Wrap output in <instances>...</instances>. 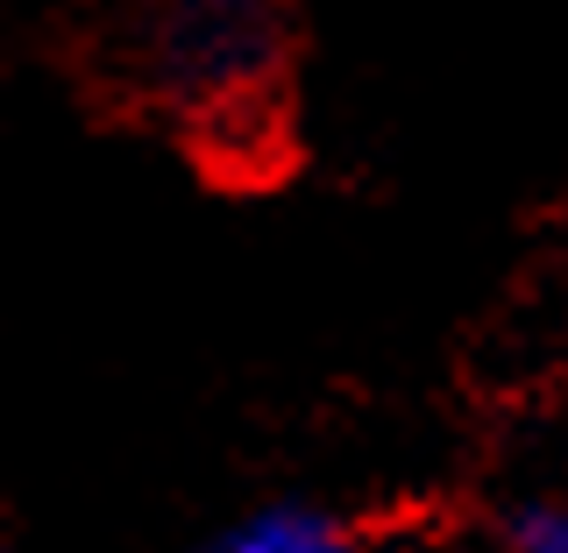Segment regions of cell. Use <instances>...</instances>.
Returning <instances> with one entry per match:
<instances>
[{
	"label": "cell",
	"mask_w": 568,
	"mask_h": 553,
	"mask_svg": "<svg viewBox=\"0 0 568 553\" xmlns=\"http://www.w3.org/2000/svg\"><path fill=\"white\" fill-rule=\"evenodd\" d=\"M384 553H462V546H440V540H405V546H384Z\"/></svg>",
	"instance_id": "cell-3"
},
{
	"label": "cell",
	"mask_w": 568,
	"mask_h": 553,
	"mask_svg": "<svg viewBox=\"0 0 568 553\" xmlns=\"http://www.w3.org/2000/svg\"><path fill=\"white\" fill-rule=\"evenodd\" d=\"M213 553H342V532L320 511H263L242 532H227Z\"/></svg>",
	"instance_id": "cell-1"
},
{
	"label": "cell",
	"mask_w": 568,
	"mask_h": 553,
	"mask_svg": "<svg viewBox=\"0 0 568 553\" xmlns=\"http://www.w3.org/2000/svg\"><path fill=\"white\" fill-rule=\"evenodd\" d=\"M511 553H568V504H526L505 532Z\"/></svg>",
	"instance_id": "cell-2"
}]
</instances>
